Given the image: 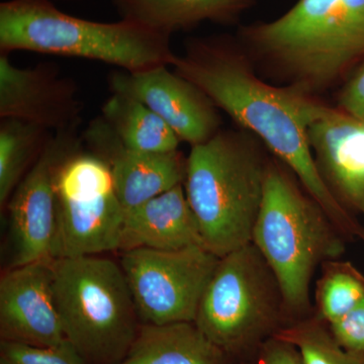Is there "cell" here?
Listing matches in <instances>:
<instances>
[{
	"mask_svg": "<svg viewBox=\"0 0 364 364\" xmlns=\"http://www.w3.org/2000/svg\"><path fill=\"white\" fill-rule=\"evenodd\" d=\"M291 320L274 272L253 243L220 258L195 324L223 351L240 353Z\"/></svg>",
	"mask_w": 364,
	"mask_h": 364,
	"instance_id": "7",
	"label": "cell"
},
{
	"mask_svg": "<svg viewBox=\"0 0 364 364\" xmlns=\"http://www.w3.org/2000/svg\"><path fill=\"white\" fill-rule=\"evenodd\" d=\"M53 261L9 267L1 275V340L41 347L68 343L53 294Z\"/></svg>",
	"mask_w": 364,
	"mask_h": 364,
	"instance_id": "14",
	"label": "cell"
},
{
	"mask_svg": "<svg viewBox=\"0 0 364 364\" xmlns=\"http://www.w3.org/2000/svg\"><path fill=\"white\" fill-rule=\"evenodd\" d=\"M0 364H85L70 342L57 347H41L16 342H0Z\"/></svg>",
	"mask_w": 364,
	"mask_h": 364,
	"instance_id": "23",
	"label": "cell"
},
{
	"mask_svg": "<svg viewBox=\"0 0 364 364\" xmlns=\"http://www.w3.org/2000/svg\"><path fill=\"white\" fill-rule=\"evenodd\" d=\"M82 109L77 82L54 63L21 68L9 55L0 54V119H20L57 133L78 129Z\"/></svg>",
	"mask_w": 364,
	"mask_h": 364,
	"instance_id": "12",
	"label": "cell"
},
{
	"mask_svg": "<svg viewBox=\"0 0 364 364\" xmlns=\"http://www.w3.org/2000/svg\"><path fill=\"white\" fill-rule=\"evenodd\" d=\"M53 294L66 338L85 364L126 358L141 326L121 264L100 255L54 260Z\"/></svg>",
	"mask_w": 364,
	"mask_h": 364,
	"instance_id": "6",
	"label": "cell"
},
{
	"mask_svg": "<svg viewBox=\"0 0 364 364\" xmlns=\"http://www.w3.org/2000/svg\"><path fill=\"white\" fill-rule=\"evenodd\" d=\"M51 132L20 119H1L0 121V205L2 210L38 161Z\"/></svg>",
	"mask_w": 364,
	"mask_h": 364,
	"instance_id": "20",
	"label": "cell"
},
{
	"mask_svg": "<svg viewBox=\"0 0 364 364\" xmlns=\"http://www.w3.org/2000/svg\"><path fill=\"white\" fill-rule=\"evenodd\" d=\"M316 301L318 317L330 325L343 317L364 299V275L346 261L332 260L323 264Z\"/></svg>",
	"mask_w": 364,
	"mask_h": 364,
	"instance_id": "21",
	"label": "cell"
},
{
	"mask_svg": "<svg viewBox=\"0 0 364 364\" xmlns=\"http://www.w3.org/2000/svg\"><path fill=\"white\" fill-rule=\"evenodd\" d=\"M338 104L342 111L364 119V63L345 83Z\"/></svg>",
	"mask_w": 364,
	"mask_h": 364,
	"instance_id": "25",
	"label": "cell"
},
{
	"mask_svg": "<svg viewBox=\"0 0 364 364\" xmlns=\"http://www.w3.org/2000/svg\"><path fill=\"white\" fill-rule=\"evenodd\" d=\"M347 242L293 172L270 159L252 243L279 280L291 320L309 317L314 275L340 259Z\"/></svg>",
	"mask_w": 364,
	"mask_h": 364,
	"instance_id": "3",
	"label": "cell"
},
{
	"mask_svg": "<svg viewBox=\"0 0 364 364\" xmlns=\"http://www.w3.org/2000/svg\"><path fill=\"white\" fill-rule=\"evenodd\" d=\"M171 66L284 163L347 241L364 243L363 225L326 186L309 143V126L324 104L259 77L237 37L189 39Z\"/></svg>",
	"mask_w": 364,
	"mask_h": 364,
	"instance_id": "1",
	"label": "cell"
},
{
	"mask_svg": "<svg viewBox=\"0 0 364 364\" xmlns=\"http://www.w3.org/2000/svg\"><path fill=\"white\" fill-rule=\"evenodd\" d=\"M170 37L136 21L100 23L60 11L49 0L0 4V54L43 53L93 60L140 72L171 66Z\"/></svg>",
	"mask_w": 364,
	"mask_h": 364,
	"instance_id": "5",
	"label": "cell"
},
{
	"mask_svg": "<svg viewBox=\"0 0 364 364\" xmlns=\"http://www.w3.org/2000/svg\"><path fill=\"white\" fill-rule=\"evenodd\" d=\"M219 261L203 246L123 251L121 267L140 320L147 325L195 323L203 291Z\"/></svg>",
	"mask_w": 364,
	"mask_h": 364,
	"instance_id": "9",
	"label": "cell"
},
{
	"mask_svg": "<svg viewBox=\"0 0 364 364\" xmlns=\"http://www.w3.org/2000/svg\"><path fill=\"white\" fill-rule=\"evenodd\" d=\"M236 37L252 65L314 97L364 61V0H298L274 20L241 26Z\"/></svg>",
	"mask_w": 364,
	"mask_h": 364,
	"instance_id": "2",
	"label": "cell"
},
{
	"mask_svg": "<svg viewBox=\"0 0 364 364\" xmlns=\"http://www.w3.org/2000/svg\"><path fill=\"white\" fill-rule=\"evenodd\" d=\"M78 129L57 132L7 202L11 267L53 261L56 177L61 163L82 146Z\"/></svg>",
	"mask_w": 364,
	"mask_h": 364,
	"instance_id": "10",
	"label": "cell"
},
{
	"mask_svg": "<svg viewBox=\"0 0 364 364\" xmlns=\"http://www.w3.org/2000/svg\"><path fill=\"white\" fill-rule=\"evenodd\" d=\"M227 355L193 322L144 324L119 364H228Z\"/></svg>",
	"mask_w": 364,
	"mask_h": 364,
	"instance_id": "18",
	"label": "cell"
},
{
	"mask_svg": "<svg viewBox=\"0 0 364 364\" xmlns=\"http://www.w3.org/2000/svg\"><path fill=\"white\" fill-rule=\"evenodd\" d=\"M193 246L205 247L183 184L124 213L119 250H177Z\"/></svg>",
	"mask_w": 364,
	"mask_h": 364,
	"instance_id": "16",
	"label": "cell"
},
{
	"mask_svg": "<svg viewBox=\"0 0 364 364\" xmlns=\"http://www.w3.org/2000/svg\"><path fill=\"white\" fill-rule=\"evenodd\" d=\"M259 364H304L293 344L273 336L261 347Z\"/></svg>",
	"mask_w": 364,
	"mask_h": 364,
	"instance_id": "26",
	"label": "cell"
},
{
	"mask_svg": "<svg viewBox=\"0 0 364 364\" xmlns=\"http://www.w3.org/2000/svg\"><path fill=\"white\" fill-rule=\"evenodd\" d=\"M309 143L326 186L351 214L364 215V119L324 105Z\"/></svg>",
	"mask_w": 364,
	"mask_h": 364,
	"instance_id": "15",
	"label": "cell"
},
{
	"mask_svg": "<svg viewBox=\"0 0 364 364\" xmlns=\"http://www.w3.org/2000/svg\"><path fill=\"white\" fill-rule=\"evenodd\" d=\"M112 93L142 102L191 147L205 143L222 129L220 109L193 82L159 66L140 72L117 71L107 78Z\"/></svg>",
	"mask_w": 364,
	"mask_h": 364,
	"instance_id": "11",
	"label": "cell"
},
{
	"mask_svg": "<svg viewBox=\"0 0 364 364\" xmlns=\"http://www.w3.org/2000/svg\"><path fill=\"white\" fill-rule=\"evenodd\" d=\"M124 20L171 36L205 21L233 25L255 0H112Z\"/></svg>",
	"mask_w": 364,
	"mask_h": 364,
	"instance_id": "17",
	"label": "cell"
},
{
	"mask_svg": "<svg viewBox=\"0 0 364 364\" xmlns=\"http://www.w3.org/2000/svg\"><path fill=\"white\" fill-rule=\"evenodd\" d=\"M127 147L149 153L178 150L181 141L168 124L142 102L117 93L105 102L100 114Z\"/></svg>",
	"mask_w": 364,
	"mask_h": 364,
	"instance_id": "19",
	"label": "cell"
},
{
	"mask_svg": "<svg viewBox=\"0 0 364 364\" xmlns=\"http://www.w3.org/2000/svg\"><path fill=\"white\" fill-rule=\"evenodd\" d=\"M124 213L109 167L82 144L57 172L53 259L119 250Z\"/></svg>",
	"mask_w": 364,
	"mask_h": 364,
	"instance_id": "8",
	"label": "cell"
},
{
	"mask_svg": "<svg viewBox=\"0 0 364 364\" xmlns=\"http://www.w3.org/2000/svg\"><path fill=\"white\" fill-rule=\"evenodd\" d=\"M86 150L107 163L119 202L132 210L183 184L188 157L179 150L149 153L130 149L121 142L102 116L81 134Z\"/></svg>",
	"mask_w": 364,
	"mask_h": 364,
	"instance_id": "13",
	"label": "cell"
},
{
	"mask_svg": "<svg viewBox=\"0 0 364 364\" xmlns=\"http://www.w3.org/2000/svg\"><path fill=\"white\" fill-rule=\"evenodd\" d=\"M324 321L311 316L282 328L275 337L293 344L304 364H364V354L343 348Z\"/></svg>",
	"mask_w": 364,
	"mask_h": 364,
	"instance_id": "22",
	"label": "cell"
},
{
	"mask_svg": "<svg viewBox=\"0 0 364 364\" xmlns=\"http://www.w3.org/2000/svg\"><path fill=\"white\" fill-rule=\"evenodd\" d=\"M327 326L343 348L364 354V299L350 312Z\"/></svg>",
	"mask_w": 364,
	"mask_h": 364,
	"instance_id": "24",
	"label": "cell"
},
{
	"mask_svg": "<svg viewBox=\"0 0 364 364\" xmlns=\"http://www.w3.org/2000/svg\"><path fill=\"white\" fill-rule=\"evenodd\" d=\"M245 130L221 129L191 147L184 191L205 248L223 257L252 243L269 158Z\"/></svg>",
	"mask_w": 364,
	"mask_h": 364,
	"instance_id": "4",
	"label": "cell"
}]
</instances>
